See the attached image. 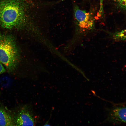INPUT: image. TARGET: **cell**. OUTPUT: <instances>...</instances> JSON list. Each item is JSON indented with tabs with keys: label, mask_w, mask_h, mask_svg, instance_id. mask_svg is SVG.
Wrapping results in <instances>:
<instances>
[{
	"label": "cell",
	"mask_w": 126,
	"mask_h": 126,
	"mask_svg": "<svg viewBox=\"0 0 126 126\" xmlns=\"http://www.w3.org/2000/svg\"><path fill=\"white\" fill-rule=\"evenodd\" d=\"M6 69L3 64L0 62V75L5 72Z\"/></svg>",
	"instance_id": "obj_9"
},
{
	"label": "cell",
	"mask_w": 126,
	"mask_h": 126,
	"mask_svg": "<svg viewBox=\"0 0 126 126\" xmlns=\"http://www.w3.org/2000/svg\"><path fill=\"white\" fill-rule=\"evenodd\" d=\"M117 6L121 10L126 11V0H115Z\"/></svg>",
	"instance_id": "obj_7"
},
{
	"label": "cell",
	"mask_w": 126,
	"mask_h": 126,
	"mask_svg": "<svg viewBox=\"0 0 126 126\" xmlns=\"http://www.w3.org/2000/svg\"><path fill=\"white\" fill-rule=\"evenodd\" d=\"M106 109L107 117L103 122L115 125L126 123V107L115 106Z\"/></svg>",
	"instance_id": "obj_4"
},
{
	"label": "cell",
	"mask_w": 126,
	"mask_h": 126,
	"mask_svg": "<svg viewBox=\"0 0 126 126\" xmlns=\"http://www.w3.org/2000/svg\"><path fill=\"white\" fill-rule=\"evenodd\" d=\"M37 117L32 106L28 104L21 108L14 121L15 126H35L37 122Z\"/></svg>",
	"instance_id": "obj_3"
},
{
	"label": "cell",
	"mask_w": 126,
	"mask_h": 126,
	"mask_svg": "<svg viewBox=\"0 0 126 126\" xmlns=\"http://www.w3.org/2000/svg\"><path fill=\"white\" fill-rule=\"evenodd\" d=\"M114 41H119L126 40V29L114 32H108Z\"/></svg>",
	"instance_id": "obj_6"
},
{
	"label": "cell",
	"mask_w": 126,
	"mask_h": 126,
	"mask_svg": "<svg viewBox=\"0 0 126 126\" xmlns=\"http://www.w3.org/2000/svg\"><path fill=\"white\" fill-rule=\"evenodd\" d=\"M43 17L39 0H0V25L4 28L33 33L42 25Z\"/></svg>",
	"instance_id": "obj_1"
},
{
	"label": "cell",
	"mask_w": 126,
	"mask_h": 126,
	"mask_svg": "<svg viewBox=\"0 0 126 126\" xmlns=\"http://www.w3.org/2000/svg\"><path fill=\"white\" fill-rule=\"evenodd\" d=\"M100 3V8L97 13V16L98 18L101 17L103 13V0H99Z\"/></svg>",
	"instance_id": "obj_8"
},
{
	"label": "cell",
	"mask_w": 126,
	"mask_h": 126,
	"mask_svg": "<svg viewBox=\"0 0 126 126\" xmlns=\"http://www.w3.org/2000/svg\"><path fill=\"white\" fill-rule=\"evenodd\" d=\"M13 119L5 110L0 108V126H15Z\"/></svg>",
	"instance_id": "obj_5"
},
{
	"label": "cell",
	"mask_w": 126,
	"mask_h": 126,
	"mask_svg": "<svg viewBox=\"0 0 126 126\" xmlns=\"http://www.w3.org/2000/svg\"><path fill=\"white\" fill-rule=\"evenodd\" d=\"M20 59L19 52L13 36L0 32V62L6 70L13 71Z\"/></svg>",
	"instance_id": "obj_2"
}]
</instances>
